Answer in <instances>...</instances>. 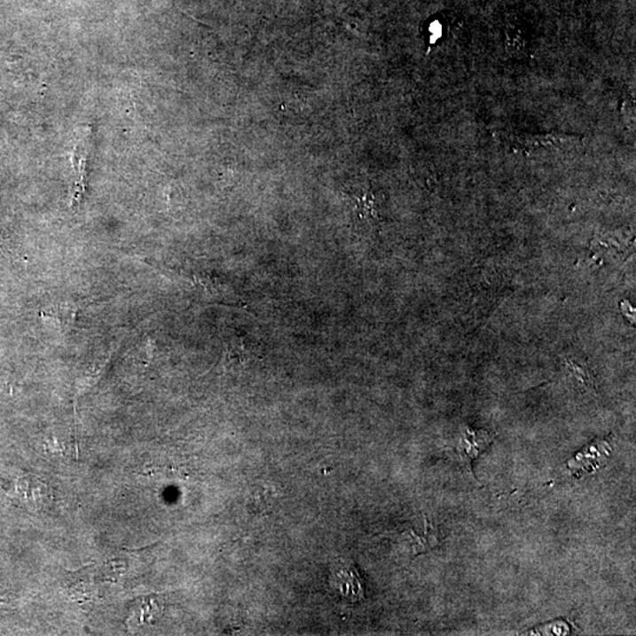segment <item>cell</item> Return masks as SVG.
Here are the masks:
<instances>
[{"mask_svg":"<svg viewBox=\"0 0 636 636\" xmlns=\"http://www.w3.org/2000/svg\"><path fill=\"white\" fill-rule=\"evenodd\" d=\"M334 580H335L334 585H335L336 591L343 598L350 600V601H358L365 596V588H363L361 578L355 568L347 566L342 569L336 570L334 573Z\"/></svg>","mask_w":636,"mask_h":636,"instance_id":"obj_6","label":"cell"},{"mask_svg":"<svg viewBox=\"0 0 636 636\" xmlns=\"http://www.w3.org/2000/svg\"><path fill=\"white\" fill-rule=\"evenodd\" d=\"M78 310V305L74 302H59L43 309L42 318L51 323L53 328L66 334L74 328Z\"/></svg>","mask_w":636,"mask_h":636,"instance_id":"obj_5","label":"cell"},{"mask_svg":"<svg viewBox=\"0 0 636 636\" xmlns=\"http://www.w3.org/2000/svg\"><path fill=\"white\" fill-rule=\"evenodd\" d=\"M411 541L415 554L429 551L430 548L438 544L436 530H435L433 524L429 523V521L426 520V533L418 535L412 531Z\"/></svg>","mask_w":636,"mask_h":636,"instance_id":"obj_8","label":"cell"},{"mask_svg":"<svg viewBox=\"0 0 636 636\" xmlns=\"http://www.w3.org/2000/svg\"><path fill=\"white\" fill-rule=\"evenodd\" d=\"M92 128L82 127L75 135V146L72 150L71 163L74 181L71 189V207L82 202L85 192L86 164L91 149Z\"/></svg>","mask_w":636,"mask_h":636,"instance_id":"obj_2","label":"cell"},{"mask_svg":"<svg viewBox=\"0 0 636 636\" xmlns=\"http://www.w3.org/2000/svg\"><path fill=\"white\" fill-rule=\"evenodd\" d=\"M562 361L571 377L577 383H580L582 387L588 388V389H594V375H593L591 366H589L585 358L577 355H565L562 356Z\"/></svg>","mask_w":636,"mask_h":636,"instance_id":"obj_7","label":"cell"},{"mask_svg":"<svg viewBox=\"0 0 636 636\" xmlns=\"http://www.w3.org/2000/svg\"><path fill=\"white\" fill-rule=\"evenodd\" d=\"M12 394V387L10 383L5 381L0 380V397H6V395Z\"/></svg>","mask_w":636,"mask_h":636,"instance_id":"obj_9","label":"cell"},{"mask_svg":"<svg viewBox=\"0 0 636 636\" xmlns=\"http://www.w3.org/2000/svg\"><path fill=\"white\" fill-rule=\"evenodd\" d=\"M14 496L30 506H42L50 499L49 488L34 476L20 477L14 483Z\"/></svg>","mask_w":636,"mask_h":636,"instance_id":"obj_4","label":"cell"},{"mask_svg":"<svg viewBox=\"0 0 636 636\" xmlns=\"http://www.w3.org/2000/svg\"><path fill=\"white\" fill-rule=\"evenodd\" d=\"M510 151L523 154L526 157L537 156L545 151H561L573 149L582 141V136L565 134V132L551 131L545 134H517L509 135Z\"/></svg>","mask_w":636,"mask_h":636,"instance_id":"obj_1","label":"cell"},{"mask_svg":"<svg viewBox=\"0 0 636 636\" xmlns=\"http://www.w3.org/2000/svg\"><path fill=\"white\" fill-rule=\"evenodd\" d=\"M258 357L256 347L240 334L232 333L223 342V366L225 369L243 368Z\"/></svg>","mask_w":636,"mask_h":636,"instance_id":"obj_3","label":"cell"}]
</instances>
